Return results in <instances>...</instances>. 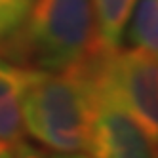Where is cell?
Wrapping results in <instances>:
<instances>
[{"instance_id": "obj_5", "label": "cell", "mask_w": 158, "mask_h": 158, "mask_svg": "<svg viewBox=\"0 0 158 158\" xmlns=\"http://www.w3.org/2000/svg\"><path fill=\"white\" fill-rule=\"evenodd\" d=\"M135 2L137 0H94L99 53H112L120 48Z\"/></svg>"}, {"instance_id": "obj_10", "label": "cell", "mask_w": 158, "mask_h": 158, "mask_svg": "<svg viewBox=\"0 0 158 158\" xmlns=\"http://www.w3.org/2000/svg\"><path fill=\"white\" fill-rule=\"evenodd\" d=\"M50 158H89V156H84L80 152H59V154H53Z\"/></svg>"}, {"instance_id": "obj_11", "label": "cell", "mask_w": 158, "mask_h": 158, "mask_svg": "<svg viewBox=\"0 0 158 158\" xmlns=\"http://www.w3.org/2000/svg\"><path fill=\"white\" fill-rule=\"evenodd\" d=\"M10 154H12V149L6 147L4 143H0V158H10Z\"/></svg>"}, {"instance_id": "obj_3", "label": "cell", "mask_w": 158, "mask_h": 158, "mask_svg": "<svg viewBox=\"0 0 158 158\" xmlns=\"http://www.w3.org/2000/svg\"><path fill=\"white\" fill-rule=\"evenodd\" d=\"M95 84L112 94L158 141V57L139 48L114 50L92 57Z\"/></svg>"}, {"instance_id": "obj_1", "label": "cell", "mask_w": 158, "mask_h": 158, "mask_svg": "<svg viewBox=\"0 0 158 158\" xmlns=\"http://www.w3.org/2000/svg\"><path fill=\"white\" fill-rule=\"evenodd\" d=\"M95 107L92 59L61 71H42L23 99L25 130L46 149H88Z\"/></svg>"}, {"instance_id": "obj_4", "label": "cell", "mask_w": 158, "mask_h": 158, "mask_svg": "<svg viewBox=\"0 0 158 158\" xmlns=\"http://www.w3.org/2000/svg\"><path fill=\"white\" fill-rule=\"evenodd\" d=\"M86 151L89 158H158L151 135L114 95L97 84Z\"/></svg>"}, {"instance_id": "obj_12", "label": "cell", "mask_w": 158, "mask_h": 158, "mask_svg": "<svg viewBox=\"0 0 158 158\" xmlns=\"http://www.w3.org/2000/svg\"><path fill=\"white\" fill-rule=\"evenodd\" d=\"M156 143H158V141H156ZM156 156H158V149H156Z\"/></svg>"}, {"instance_id": "obj_7", "label": "cell", "mask_w": 158, "mask_h": 158, "mask_svg": "<svg viewBox=\"0 0 158 158\" xmlns=\"http://www.w3.org/2000/svg\"><path fill=\"white\" fill-rule=\"evenodd\" d=\"M40 69L27 65H15L0 59V103L6 101H23L27 89L40 76Z\"/></svg>"}, {"instance_id": "obj_6", "label": "cell", "mask_w": 158, "mask_h": 158, "mask_svg": "<svg viewBox=\"0 0 158 158\" xmlns=\"http://www.w3.org/2000/svg\"><path fill=\"white\" fill-rule=\"evenodd\" d=\"M130 19V44L158 57V0H137Z\"/></svg>"}, {"instance_id": "obj_2", "label": "cell", "mask_w": 158, "mask_h": 158, "mask_svg": "<svg viewBox=\"0 0 158 158\" xmlns=\"http://www.w3.org/2000/svg\"><path fill=\"white\" fill-rule=\"evenodd\" d=\"M10 46L14 57L40 71H61L99 53L94 0H35Z\"/></svg>"}, {"instance_id": "obj_8", "label": "cell", "mask_w": 158, "mask_h": 158, "mask_svg": "<svg viewBox=\"0 0 158 158\" xmlns=\"http://www.w3.org/2000/svg\"><path fill=\"white\" fill-rule=\"evenodd\" d=\"M35 0H0V40L14 36L29 15Z\"/></svg>"}, {"instance_id": "obj_9", "label": "cell", "mask_w": 158, "mask_h": 158, "mask_svg": "<svg viewBox=\"0 0 158 158\" xmlns=\"http://www.w3.org/2000/svg\"><path fill=\"white\" fill-rule=\"evenodd\" d=\"M10 158H46V154H44V151L36 149L35 145L21 141L19 145H15L14 149H12Z\"/></svg>"}]
</instances>
